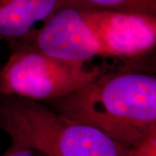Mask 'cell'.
Wrapping results in <instances>:
<instances>
[{
    "label": "cell",
    "instance_id": "obj_1",
    "mask_svg": "<svg viewBox=\"0 0 156 156\" xmlns=\"http://www.w3.org/2000/svg\"><path fill=\"white\" fill-rule=\"evenodd\" d=\"M53 110L131 147L156 129V77L140 71H104L69 95L50 101Z\"/></svg>",
    "mask_w": 156,
    "mask_h": 156
},
{
    "label": "cell",
    "instance_id": "obj_2",
    "mask_svg": "<svg viewBox=\"0 0 156 156\" xmlns=\"http://www.w3.org/2000/svg\"><path fill=\"white\" fill-rule=\"evenodd\" d=\"M0 128L11 143L44 156H128L129 146L37 101L0 95Z\"/></svg>",
    "mask_w": 156,
    "mask_h": 156
},
{
    "label": "cell",
    "instance_id": "obj_3",
    "mask_svg": "<svg viewBox=\"0 0 156 156\" xmlns=\"http://www.w3.org/2000/svg\"><path fill=\"white\" fill-rule=\"evenodd\" d=\"M13 50L0 68V95L33 101H52L71 94L105 70L62 61L23 45Z\"/></svg>",
    "mask_w": 156,
    "mask_h": 156
},
{
    "label": "cell",
    "instance_id": "obj_4",
    "mask_svg": "<svg viewBox=\"0 0 156 156\" xmlns=\"http://www.w3.org/2000/svg\"><path fill=\"white\" fill-rule=\"evenodd\" d=\"M85 19L99 46V56L134 58L156 44V16L137 12L83 8Z\"/></svg>",
    "mask_w": 156,
    "mask_h": 156
},
{
    "label": "cell",
    "instance_id": "obj_5",
    "mask_svg": "<svg viewBox=\"0 0 156 156\" xmlns=\"http://www.w3.org/2000/svg\"><path fill=\"white\" fill-rule=\"evenodd\" d=\"M83 5H66L20 43L62 61L86 64L99 56V46L85 19Z\"/></svg>",
    "mask_w": 156,
    "mask_h": 156
},
{
    "label": "cell",
    "instance_id": "obj_6",
    "mask_svg": "<svg viewBox=\"0 0 156 156\" xmlns=\"http://www.w3.org/2000/svg\"><path fill=\"white\" fill-rule=\"evenodd\" d=\"M73 5H83L76 0H0V42L17 44L38 23H44L58 9Z\"/></svg>",
    "mask_w": 156,
    "mask_h": 156
},
{
    "label": "cell",
    "instance_id": "obj_7",
    "mask_svg": "<svg viewBox=\"0 0 156 156\" xmlns=\"http://www.w3.org/2000/svg\"><path fill=\"white\" fill-rule=\"evenodd\" d=\"M87 8L137 12L156 16V0H76Z\"/></svg>",
    "mask_w": 156,
    "mask_h": 156
},
{
    "label": "cell",
    "instance_id": "obj_8",
    "mask_svg": "<svg viewBox=\"0 0 156 156\" xmlns=\"http://www.w3.org/2000/svg\"><path fill=\"white\" fill-rule=\"evenodd\" d=\"M128 156H156V129L131 146Z\"/></svg>",
    "mask_w": 156,
    "mask_h": 156
},
{
    "label": "cell",
    "instance_id": "obj_9",
    "mask_svg": "<svg viewBox=\"0 0 156 156\" xmlns=\"http://www.w3.org/2000/svg\"><path fill=\"white\" fill-rule=\"evenodd\" d=\"M0 156H36L30 149L23 147L22 146L11 143L8 149Z\"/></svg>",
    "mask_w": 156,
    "mask_h": 156
},
{
    "label": "cell",
    "instance_id": "obj_10",
    "mask_svg": "<svg viewBox=\"0 0 156 156\" xmlns=\"http://www.w3.org/2000/svg\"><path fill=\"white\" fill-rule=\"evenodd\" d=\"M33 152V151H32ZM34 153V154L36 156H44V155H42V154H38V153H36V152H33Z\"/></svg>",
    "mask_w": 156,
    "mask_h": 156
},
{
    "label": "cell",
    "instance_id": "obj_11",
    "mask_svg": "<svg viewBox=\"0 0 156 156\" xmlns=\"http://www.w3.org/2000/svg\"><path fill=\"white\" fill-rule=\"evenodd\" d=\"M0 68H1V66H0Z\"/></svg>",
    "mask_w": 156,
    "mask_h": 156
}]
</instances>
